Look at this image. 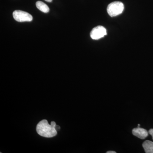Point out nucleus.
<instances>
[{
	"label": "nucleus",
	"instance_id": "obj_1",
	"mask_svg": "<svg viewBox=\"0 0 153 153\" xmlns=\"http://www.w3.org/2000/svg\"><path fill=\"white\" fill-rule=\"evenodd\" d=\"M56 125L55 122H52L50 125L48 123L47 120H44L37 125L36 131L38 134L41 136L47 138L52 137L57 134V131L55 128Z\"/></svg>",
	"mask_w": 153,
	"mask_h": 153
},
{
	"label": "nucleus",
	"instance_id": "obj_6",
	"mask_svg": "<svg viewBox=\"0 0 153 153\" xmlns=\"http://www.w3.org/2000/svg\"><path fill=\"white\" fill-rule=\"evenodd\" d=\"M143 147L146 153H153V142L149 140H146L143 143Z\"/></svg>",
	"mask_w": 153,
	"mask_h": 153
},
{
	"label": "nucleus",
	"instance_id": "obj_2",
	"mask_svg": "<svg viewBox=\"0 0 153 153\" xmlns=\"http://www.w3.org/2000/svg\"><path fill=\"white\" fill-rule=\"evenodd\" d=\"M124 9L123 3L120 1H115L110 3L107 8L108 13L111 17H115L120 15Z\"/></svg>",
	"mask_w": 153,
	"mask_h": 153
},
{
	"label": "nucleus",
	"instance_id": "obj_8",
	"mask_svg": "<svg viewBox=\"0 0 153 153\" xmlns=\"http://www.w3.org/2000/svg\"><path fill=\"white\" fill-rule=\"evenodd\" d=\"M149 133L152 135V139L153 140V129H151L149 130Z\"/></svg>",
	"mask_w": 153,
	"mask_h": 153
},
{
	"label": "nucleus",
	"instance_id": "obj_3",
	"mask_svg": "<svg viewBox=\"0 0 153 153\" xmlns=\"http://www.w3.org/2000/svg\"><path fill=\"white\" fill-rule=\"evenodd\" d=\"M13 17L18 22H30L33 20V16L29 13L19 10L14 11Z\"/></svg>",
	"mask_w": 153,
	"mask_h": 153
},
{
	"label": "nucleus",
	"instance_id": "obj_10",
	"mask_svg": "<svg viewBox=\"0 0 153 153\" xmlns=\"http://www.w3.org/2000/svg\"><path fill=\"white\" fill-rule=\"evenodd\" d=\"M107 153H116L115 152H114V151H108V152H106Z\"/></svg>",
	"mask_w": 153,
	"mask_h": 153
},
{
	"label": "nucleus",
	"instance_id": "obj_11",
	"mask_svg": "<svg viewBox=\"0 0 153 153\" xmlns=\"http://www.w3.org/2000/svg\"><path fill=\"white\" fill-rule=\"evenodd\" d=\"M46 1L48 2H51L52 1V0H45Z\"/></svg>",
	"mask_w": 153,
	"mask_h": 153
},
{
	"label": "nucleus",
	"instance_id": "obj_5",
	"mask_svg": "<svg viewBox=\"0 0 153 153\" xmlns=\"http://www.w3.org/2000/svg\"><path fill=\"white\" fill-rule=\"evenodd\" d=\"M132 134L134 136L141 139H144L149 134V133L146 130L140 127L134 128L132 130Z\"/></svg>",
	"mask_w": 153,
	"mask_h": 153
},
{
	"label": "nucleus",
	"instance_id": "obj_7",
	"mask_svg": "<svg viewBox=\"0 0 153 153\" xmlns=\"http://www.w3.org/2000/svg\"><path fill=\"white\" fill-rule=\"evenodd\" d=\"M36 6L38 10L44 13H47L49 11L48 6L45 3L41 1H38L36 3Z\"/></svg>",
	"mask_w": 153,
	"mask_h": 153
},
{
	"label": "nucleus",
	"instance_id": "obj_9",
	"mask_svg": "<svg viewBox=\"0 0 153 153\" xmlns=\"http://www.w3.org/2000/svg\"><path fill=\"white\" fill-rule=\"evenodd\" d=\"M55 128L56 131H58V130L60 129V127L59 126L56 125L55 126Z\"/></svg>",
	"mask_w": 153,
	"mask_h": 153
},
{
	"label": "nucleus",
	"instance_id": "obj_4",
	"mask_svg": "<svg viewBox=\"0 0 153 153\" xmlns=\"http://www.w3.org/2000/svg\"><path fill=\"white\" fill-rule=\"evenodd\" d=\"M106 29L102 26H99L94 28L90 33V36L93 40H97L106 36Z\"/></svg>",
	"mask_w": 153,
	"mask_h": 153
}]
</instances>
